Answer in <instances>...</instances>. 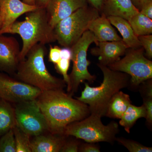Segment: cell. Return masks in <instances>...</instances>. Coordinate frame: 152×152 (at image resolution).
<instances>
[{
  "label": "cell",
  "instance_id": "obj_1",
  "mask_svg": "<svg viewBox=\"0 0 152 152\" xmlns=\"http://www.w3.org/2000/svg\"><path fill=\"white\" fill-rule=\"evenodd\" d=\"M45 119L48 131L64 135L68 125L81 121L91 114L88 106L63 90L43 91L36 99Z\"/></svg>",
  "mask_w": 152,
  "mask_h": 152
},
{
  "label": "cell",
  "instance_id": "obj_2",
  "mask_svg": "<svg viewBox=\"0 0 152 152\" xmlns=\"http://www.w3.org/2000/svg\"><path fill=\"white\" fill-rule=\"evenodd\" d=\"M103 75L100 86H90L85 83L84 89L76 99L88 106L91 114L102 118L105 116L109 102L115 94L130 85L131 77L122 72L111 69L107 66L97 64Z\"/></svg>",
  "mask_w": 152,
  "mask_h": 152
},
{
  "label": "cell",
  "instance_id": "obj_3",
  "mask_svg": "<svg viewBox=\"0 0 152 152\" xmlns=\"http://www.w3.org/2000/svg\"><path fill=\"white\" fill-rule=\"evenodd\" d=\"M45 45L38 43L30 50L24 60L20 61L16 75L21 81L43 91L63 90L66 86L64 80L49 72L44 61Z\"/></svg>",
  "mask_w": 152,
  "mask_h": 152
},
{
  "label": "cell",
  "instance_id": "obj_4",
  "mask_svg": "<svg viewBox=\"0 0 152 152\" xmlns=\"http://www.w3.org/2000/svg\"><path fill=\"white\" fill-rule=\"evenodd\" d=\"M7 34H18L22 38L20 61L25 59L30 50L37 44L46 45L56 42L54 28L49 24L45 8L38 7L27 13L25 20L15 22Z\"/></svg>",
  "mask_w": 152,
  "mask_h": 152
},
{
  "label": "cell",
  "instance_id": "obj_5",
  "mask_svg": "<svg viewBox=\"0 0 152 152\" xmlns=\"http://www.w3.org/2000/svg\"><path fill=\"white\" fill-rule=\"evenodd\" d=\"M100 12L88 5L60 21L54 28L56 41L61 46L71 48L79 40Z\"/></svg>",
  "mask_w": 152,
  "mask_h": 152
},
{
  "label": "cell",
  "instance_id": "obj_6",
  "mask_svg": "<svg viewBox=\"0 0 152 152\" xmlns=\"http://www.w3.org/2000/svg\"><path fill=\"white\" fill-rule=\"evenodd\" d=\"M101 117L90 114L84 119L74 122L67 126L64 135L72 136L83 140L87 142H107L113 144L119 132L118 124L116 122H111L104 125Z\"/></svg>",
  "mask_w": 152,
  "mask_h": 152
},
{
  "label": "cell",
  "instance_id": "obj_7",
  "mask_svg": "<svg viewBox=\"0 0 152 152\" xmlns=\"http://www.w3.org/2000/svg\"><path fill=\"white\" fill-rule=\"evenodd\" d=\"M95 42L94 34L87 30L79 40L71 48L72 52V69L69 76V83L67 86L68 94L71 96L77 92L80 85L88 81L92 84L96 77L91 75L88 70L91 61L87 59V52L91 44Z\"/></svg>",
  "mask_w": 152,
  "mask_h": 152
},
{
  "label": "cell",
  "instance_id": "obj_8",
  "mask_svg": "<svg viewBox=\"0 0 152 152\" xmlns=\"http://www.w3.org/2000/svg\"><path fill=\"white\" fill-rule=\"evenodd\" d=\"M143 48H128L124 57L108 66L111 69L130 76L129 86L137 88L142 83L152 78V61L144 55Z\"/></svg>",
  "mask_w": 152,
  "mask_h": 152
},
{
  "label": "cell",
  "instance_id": "obj_9",
  "mask_svg": "<svg viewBox=\"0 0 152 152\" xmlns=\"http://www.w3.org/2000/svg\"><path fill=\"white\" fill-rule=\"evenodd\" d=\"M15 104L17 125L26 134L34 137L48 131L46 121L37 100Z\"/></svg>",
  "mask_w": 152,
  "mask_h": 152
},
{
  "label": "cell",
  "instance_id": "obj_10",
  "mask_svg": "<svg viewBox=\"0 0 152 152\" xmlns=\"http://www.w3.org/2000/svg\"><path fill=\"white\" fill-rule=\"evenodd\" d=\"M42 91L0 72V97L10 103L36 99Z\"/></svg>",
  "mask_w": 152,
  "mask_h": 152
},
{
  "label": "cell",
  "instance_id": "obj_11",
  "mask_svg": "<svg viewBox=\"0 0 152 152\" xmlns=\"http://www.w3.org/2000/svg\"><path fill=\"white\" fill-rule=\"evenodd\" d=\"M20 51L15 38L0 34V71L9 74L15 72L20 61Z\"/></svg>",
  "mask_w": 152,
  "mask_h": 152
},
{
  "label": "cell",
  "instance_id": "obj_12",
  "mask_svg": "<svg viewBox=\"0 0 152 152\" xmlns=\"http://www.w3.org/2000/svg\"><path fill=\"white\" fill-rule=\"evenodd\" d=\"M88 3V0H50L45 8L49 24L54 28L61 20Z\"/></svg>",
  "mask_w": 152,
  "mask_h": 152
},
{
  "label": "cell",
  "instance_id": "obj_13",
  "mask_svg": "<svg viewBox=\"0 0 152 152\" xmlns=\"http://www.w3.org/2000/svg\"><path fill=\"white\" fill-rule=\"evenodd\" d=\"M96 45L91 54L99 57V64L107 66L120 60L129 48L123 40L98 42Z\"/></svg>",
  "mask_w": 152,
  "mask_h": 152
},
{
  "label": "cell",
  "instance_id": "obj_14",
  "mask_svg": "<svg viewBox=\"0 0 152 152\" xmlns=\"http://www.w3.org/2000/svg\"><path fill=\"white\" fill-rule=\"evenodd\" d=\"M36 5H30L21 0H0V12L4 16L0 34H7L11 26L19 17L37 8Z\"/></svg>",
  "mask_w": 152,
  "mask_h": 152
},
{
  "label": "cell",
  "instance_id": "obj_15",
  "mask_svg": "<svg viewBox=\"0 0 152 152\" xmlns=\"http://www.w3.org/2000/svg\"><path fill=\"white\" fill-rule=\"evenodd\" d=\"M88 30L94 34L95 44L98 42L122 40L107 18L103 14H101L90 23Z\"/></svg>",
  "mask_w": 152,
  "mask_h": 152
},
{
  "label": "cell",
  "instance_id": "obj_16",
  "mask_svg": "<svg viewBox=\"0 0 152 152\" xmlns=\"http://www.w3.org/2000/svg\"><path fill=\"white\" fill-rule=\"evenodd\" d=\"M67 136L61 135H44L34 136L31 141V152H58L65 142Z\"/></svg>",
  "mask_w": 152,
  "mask_h": 152
},
{
  "label": "cell",
  "instance_id": "obj_17",
  "mask_svg": "<svg viewBox=\"0 0 152 152\" xmlns=\"http://www.w3.org/2000/svg\"><path fill=\"white\" fill-rule=\"evenodd\" d=\"M131 0H104L101 14L106 17H120L128 20L139 12Z\"/></svg>",
  "mask_w": 152,
  "mask_h": 152
},
{
  "label": "cell",
  "instance_id": "obj_18",
  "mask_svg": "<svg viewBox=\"0 0 152 152\" xmlns=\"http://www.w3.org/2000/svg\"><path fill=\"white\" fill-rule=\"evenodd\" d=\"M111 23L118 31L122 37V40L129 48L138 49L142 48L138 37L131 27L129 23L126 19L120 17H107Z\"/></svg>",
  "mask_w": 152,
  "mask_h": 152
},
{
  "label": "cell",
  "instance_id": "obj_19",
  "mask_svg": "<svg viewBox=\"0 0 152 152\" xmlns=\"http://www.w3.org/2000/svg\"><path fill=\"white\" fill-rule=\"evenodd\" d=\"M131 103L130 96L120 91L109 102L105 116L120 119Z\"/></svg>",
  "mask_w": 152,
  "mask_h": 152
},
{
  "label": "cell",
  "instance_id": "obj_20",
  "mask_svg": "<svg viewBox=\"0 0 152 152\" xmlns=\"http://www.w3.org/2000/svg\"><path fill=\"white\" fill-rule=\"evenodd\" d=\"M16 125L15 108L0 97V137Z\"/></svg>",
  "mask_w": 152,
  "mask_h": 152
},
{
  "label": "cell",
  "instance_id": "obj_21",
  "mask_svg": "<svg viewBox=\"0 0 152 152\" xmlns=\"http://www.w3.org/2000/svg\"><path fill=\"white\" fill-rule=\"evenodd\" d=\"M146 110L143 105L137 107L132 104L129 106L126 110L120 119L119 124L128 133L130 132L131 128L139 119L145 118Z\"/></svg>",
  "mask_w": 152,
  "mask_h": 152
},
{
  "label": "cell",
  "instance_id": "obj_22",
  "mask_svg": "<svg viewBox=\"0 0 152 152\" xmlns=\"http://www.w3.org/2000/svg\"><path fill=\"white\" fill-rule=\"evenodd\" d=\"M135 34L138 36L151 34L152 20L140 12L128 20Z\"/></svg>",
  "mask_w": 152,
  "mask_h": 152
},
{
  "label": "cell",
  "instance_id": "obj_23",
  "mask_svg": "<svg viewBox=\"0 0 152 152\" xmlns=\"http://www.w3.org/2000/svg\"><path fill=\"white\" fill-rule=\"evenodd\" d=\"M140 93L143 101L146 110V124L149 126L152 125V79L147 80L140 85Z\"/></svg>",
  "mask_w": 152,
  "mask_h": 152
},
{
  "label": "cell",
  "instance_id": "obj_24",
  "mask_svg": "<svg viewBox=\"0 0 152 152\" xmlns=\"http://www.w3.org/2000/svg\"><path fill=\"white\" fill-rule=\"evenodd\" d=\"M13 131L16 152H31L30 136L22 130L17 125L13 128Z\"/></svg>",
  "mask_w": 152,
  "mask_h": 152
},
{
  "label": "cell",
  "instance_id": "obj_25",
  "mask_svg": "<svg viewBox=\"0 0 152 152\" xmlns=\"http://www.w3.org/2000/svg\"><path fill=\"white\" fill-rule=\"evenodd\" d=\"M0 152H16L13 128L0 137Z\"/></svg>",
  "mask_w": 152,
  "mask_h": 152
},
{
  "label": "cell",
  "instance_id": "obj_26",
  "mask_svg": "<svg viewBox=\"0 0 152 152\" xmlns=\"http://www.w3.org/2000/svg\"><path fill=\"white\" fill-rule=\"evenodd\" d=\"M115 141L124 146L130 152H152V147L145 146L133 140L123 137H116Z\"/></svg>",
  "mask_w": 152,
  "mask_h": 152
},
{
  "label": "cell",
  "instance_id": "obj_27",
  "mask_svg": "<svg viewBox=\"0 0 152 152\" xmlns=\"http://www.w3.org/2000/svg\"><path fill=\"white\" fill-rule=\"evenodd\" d=\"M70 60L61 59L58 62L55 64V67L56 70L59 73L62 75L64 77V80L67 86L69 83V76L68 75V71L70 64Z\"/></svg>",
  "mask_w": 152,
  "mask_h": 152
},
{
  "label": "cell",
  "instance_id": "obj_28",
  "mask_svg": "<svg viewBox=\"0 0 152 152\" xmlns=\"http://www.w3.org/2000/svg\"><path fill=\"white\" fill-rule=\"evenodd\" d=\"M139 41L145 51L146 56L149 59L152 58V35L151 34L138 36Z\"/></svg>",
  "mask_w": 152,
  "mask_h": 152
},
{
  "label": "cell",
  "instance_id": "obj_29",
  "mask_svg": "<svg viewBox=\"0 0 152 152\" xmlns=\"http://www.w3.org/2000/svg\"><path fill=\"white\" fill-rule=\"evenodd\" d=\"M81 143L77 140L66 141L61 148L60 152H77Z\"/></svg>",
  "mask_w": 152,
  "mask_h": 152
},
{
  "label": "cell",
  "instance_id": "obj_30",
  "mask_svg": "<svg viewBox=\"0 0 152 152\" xmlns=\"http://www.w3.org/2000/svg\"><path fill=\"white\" fill-rule=\"evenodd\" d=\"M61 48L58 46L53 47L50 45V50H49L48 60L50 62L53 64H57L61 60Z\"/></svg>",
  "mask_w": 152,
  "mask_h": 152
},
{
  "label": "cell",
  "instance_id": "obj_31",
  "mask_svg": "<svg viewBox=\"0 0 152 152\" xmlns=\"http://www.w3.org/2000/svg\"><path fill=\"white\" fill-rule=\"evenodd\" d=\"M78 152H100V147L95 143L87 142L81 143L79 146Z\"/></svg>",
  "mask_w": 152,
  "mask_h": 152
},
{
  "label": "cell",
  "instance_id": "obj_32",
  "mask_svg": "<svg viewBox=\"0 0 152 152\" xmlns=\"http://www.w3.org/2000/svg\"><path fill=\"white\" fill-rule=\"evenodd\" d=\"M60 56L61 59H65L71 61L72 56V52L71 48L64 47L61 49Z\"/></svg>",
  "mask_w": 152,
  "mask_h": 152
},
{
  "label": "cell",
  "instance_id": "obj_33",
  "mask_svg": "<svg viewBox=\"0 0 152 152\" xmlns=\"http://www.w3.org/2000/svg\"><path fill=\"white\" fill-rule=\"evenodd\" d=\"M134 7L140 12L146 5L152 2V0H131Z\"/></svg>",
  "mask_w": 152,
  "mask_h": 152
},
{
  "label": "cell",
  "instance_id": "obj_34",
  "mask_svg": "<svg viewBox=\"0 0 152 152\" xmlns=\"http://www.w3.org/2000/svg\"><path fill=\"white\" fill-rule=\"evenodd\" d=\"M140 12L144 15L152 20V2L144 6Z\"/></svg>",
  "mask_w": 152,
  "mask_h": 152
},
{
  "label": "cell",
  "instance_id": "obj_35",
  "mask_svg": "<svg viewBox=\"0 0 152 152\" xmlns=\"http://www.w3.org/2000/svg\"><path fill=\"white\" fill-rule=\"evenodd\" d=\"M104 1V0H88L91 5L99 11L100 13L102 12Z\"/></svg>",
  "mask_w": 152,
  "mask_h": 152
},
{
  "label": "cell",
  "instance_id": "obj_36",
  "mask_svg": "<svg viewBox=\"0 0 152 152\" xmlns=\"http://www.w3.org/2000/svg\"><path fill=\"white\" fill-rule=\"evenodd\" d=\"M35 5L38 7L45 8L50 0H35Z\"/></svg>",
  "mask_w": 152,
  "mask_h": 152
},
{
  "label": "cell",
  "instance_id": "obj_37",
  "mask_svg": "<svg viewBox=\"0 0 152 152\" xmlns=\"http://www.w3.org/2000/svg\"><path fill=\"white\" fill-rule=\"evenodd\" d=\"M22 1L30 5H36L35 0H22Z\"/></svg>",
  "mask_w": 152,
  "mask_h": 152
},
{
  "label": "cell",
  "instance_id": "obj_38",
  "mask_svg": "<svg viewBox=\"0 0 152 152\" xmlns=\"http://www.w3.org/2000/svg\"><path fill=\"white\" fill-rule=\"evenodd\" d=\"M3 20H4V16L2 13L0 12V29L2 26Z\"/></svg>",
  "mask_w": 152,
  "mask_h": 152
}]
</instances>
